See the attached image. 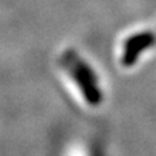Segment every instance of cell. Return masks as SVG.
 I'll return each instance as SVG.
<instances>
[{"mask_svg": "<svg viewBox=\"0 0 156 156\" xmlns=\"http://www.w3.org/2000/svg\"><path fill=\"white\" fill-rule=\"evenodd\" d=\"M58 66L68 85L82 105L98 108L104 100L103 90L95 69L74 48H68L58 57Z\"/></svg>", "mask_w": 156, "mask_h": 156, "instance_id": "1", "label": "cell"}, {"mask_svg": "<svg viewBox=\"0 0 156 156\" xmlns=\"http://www.w3.org/2000/svg\"><path fill=\"white\" fill-rule=\"evenodd\" d=\"M155 35L150 31L134 34L125 41L124 52L121 57V64L124 66H131L135 64L136 58L142 53V51L147 50L155 43Z\"/></svg>", "mask_w": 156, "mask_h": 156, "instance_id": "2", "label": "cell"}]
</instances>
